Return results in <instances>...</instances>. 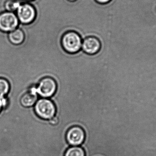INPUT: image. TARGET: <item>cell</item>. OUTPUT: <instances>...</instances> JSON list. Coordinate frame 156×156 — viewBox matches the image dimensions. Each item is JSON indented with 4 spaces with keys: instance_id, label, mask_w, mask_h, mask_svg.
I'll return each mask as SVG.
<instances>
[{
    "instance_id": "1",
    "label": "cell",
    "mask_w": 156,
    "mask_h": 156,
    "mask_svg": "<svg viewBox=\"0 0 156 156\" xmlns=\"http://www.w3.org/2000/svg\"><path fill=\"white\" fill-rule=\"evenodd\" d=\"M82 44L80 36L74 31L65 33L61 38V44L63 50L71 55L76 54L80 50Z\"/></svg>"
},
{
    "instance_id": "2",
    "label": "cell",
    "mask_w": 156,
    "mask_h": 156,
    "mask_svg": "<svg viewBox=\"0 0 156 156\" xmlns=\"http://www.w3.org/2000/svg\"><path fill=\"white\" fill-rule=\"evenodd\" d=\"M34 111L40 119L49 120L55 115L57 109L53 101L47 98H42L35 104Z\"/></svg>"
},
{
    "instance_id": "3",
    "label": "cell",
    "mask_w": 156,
    "mask_h": 156,
    "mask_svg": "<svg viewBox=\"0 0 156 156\" xmlns=\"http://www.w3.org/2000/svg\"><path fill=\"white\" fill-rule=\"evenodd\" d=\"M58 85L55 80L51 77L42 78L35 88L36 91L41 97L50 98L55 95L57 90Z\"/></svg>"
},
{
    "instance_id": "4",
    "label": "cell",
    "mask_w": 156,
    "mask_h": 156,
    "mask_svg": "<svg viewBox=\"0 0 156 156\" xmlns=\"http://www.w3.org/2000/svg\"><path fill=\"white\" fill-rule=\"evenodd\" d=\"M19 24L17 16L12 12L0 14V30L4 32H12L16 29Z\"/></svg>"
},
{
    "instance_id": "5",
    "label": "cell",
    "mask_w": 156,
    "mask_h": 156,
    "mask_svg": "<svg viewBox=\"0 0 156 156\" xmlns=\"http://www.w3.org/2000/svg\"><path fill=\"white\" fill-rule=\"evenodd\" d=\"M16 11L18 20L25 24L33 22L36 15L35 9L30 4H21Z\"/></svg>"
},
{
    "instance_id": "6",
    "label": "cell",
    "mask_w": 156,
    "mask_h": 156,
    "mask_svg": "<svg viewBox=\"0 0 156 156\" xmlns=\"http://www.w3.org/2000/svg\"><path fill=\"white\" fill-rule=\"evenodd\" d=\"M85 137V132L83 129L77 126L70 127L66 135L68 143L73 146H78L84 142Z\"/></svg>"
},
{
    "instance_id": "7",
    "label": "cell",
    "mask_w": 156,
    "mask_h": 156,
    "mask_svg": "<svg viewBox=\"0 0 156 156\" xmlns=\"http://www.w3.org/2000/svg\"><path fill=\"white\" fill-rule=\"evenodd\" d=\"M81 48L85 54L92 55L100 51L101 43L97 37H89L84 39L82 44Z\"/></svg>"
},
{
    "instance_id": "8",
    "label": "cell",
    "mask_w": 156,
    "mask_h": 156,
    "mask_svg": "<svg viewBox=\"0 0 156 156\" xmlns=\"http://www.w3.org/2000/svg\"><path fill=\"white\" fill-rule=\"evenodd\" d=\"M37 99V93L36 91L35 88H34L22 96L20 102L24 107H30L36 103Z\"/></svg>"
},
{
    "instance_id": "9",
    "label": "cell",
    "mask_w": 156,
    "mask_h": 156,
    "mask_svg": "<svg viewBox=\"0 0 156 156\" xmlns=\"http://www.w3.org/2000/svg\"><path fill=\"white\" fill-rule=\"evenodd\" d=\"M8 37L9 40L12 44L18 45L23 42L25 39V35L21 29L16 28L9 33Z\"/></svg>"
},
{
    "instance_id": "10",
    "label": "cell",
    "mask_w": 156,
    "mask_h": 156,
    "mask_svg": "<svg viewBox=\"0 0 156 156\" xmlns=\"http://www.w3.org/2000/svg\"><path fill=\"white\" fill-rule=\"evenodd\" d=\"M65 156H85V154L81 147L73 146L67 150Z\"/></svg>"
},
{
    "instance_id": "11",
    "label": "cell",
    "mask_w": 156,
    "mask_h": 156,
    "mask_svg": "<svg viewBox=\"0 0 156 156\" xmlns=\"http://www.w3.org/2000/svg\"><path fill=\"white\" fill-rule=\"evenodd\" d=\"M21 4V3L18 0H7L4 5L7 12H13L17 10Z\"/></svg>"
},
{
    "instance_id": "12",
    "label": "cell",
    "mask_w": 156,
    "mask_h": 156,
    "mask_svg": "<svg viewBox=\"0 0 156 156\" xmlns=\"http://www.w3.org/2000/svg\"><path fill=\"white\" fill-rule=\"evenodd\" d=\"M10 90V84L7 80L0 78V98L7 94Z\"/></svg>"
},
{
    "instance_id": "13",
    "label": "cell",
    "mask_w": 156,
    "mask_h": 156,
    "mask_svg": "<svg viewBox=\"0 0 156 156\" xmlns=\"http://www.w3.org/2000/svg\"><path fill=\"white\" fill-rule=\"evenodd\" d=\"M59 119L57 116H54L52 119L49 120V122L50 124L53 126L57 125L58 123Z\"/></svg>"
},
{
    "instance_id": "14",
    "label": "cell",
    "mask_w": 156,
    "mask_h": 156,
    "mask_svg": "<svg viewBox=\"0 0 156 156\" xmlns=\"http://www.w3.org/2000/svg\"><path fill=\"white\" fill-rule=\"evenodd\" d=\"M5 101H6V100H5L4 98H2V97L0 98V112H1L2 107L6 105L5 104Z\"/></svg>"
},
{
    "instance_id": "15",
    "label": "cell",
    "mask_w": 156,
    "mask_h": 156,
    "mask_svg": "<svg viewBox=\"0 0 156 156\" xmlns=\"http://www.w3.org/2000/svg\"><path fill=\"white\" fill-rule=\"evenodd\" d=\"M112 0H95L97 2L100 4H105L111 2Z\"/></svg>"
},
{
    "instance_id": "16",
    "label": "cell",
    "mask_w": 156,
    "mask_h": 156,
    "mask_svg": "<svg viewBox=\"0 0 156 156\" xmlns=\"http://www.w3.org/2000/svg\"><path fill=\"white\" fill-rule=\"evenodd\" d=\"M68 1H70V2H74V1H76V0H68Z\"/></svg>"
},
{
    "instance_id": "17",
    "label": "cell",
    "mask_w": 156,
    "mask_h": 156,
    "mask_svg": "<svg viewBox=\"0 0 156 156\" xmlns=\"http://www.w3.org/2000/svg\"><path fill=\"white\" fill-rule=\"evenodd\" d=\"M26 1H31V0H26Z\"/></svg>"
}]
</instances>
